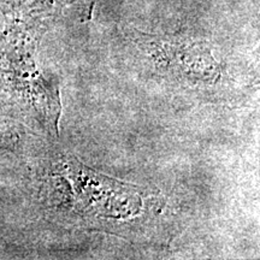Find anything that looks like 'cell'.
Wrapping results in <instances>:
<instances>
[{
	"label": "cell",
	"mask_w": 260,
	"mask_h": 260,
	"mask_svg": "<svg viewBox=\"0 0 260 260\" xmlns=\"http://www.w3.org/2000/svg\"><path fill=\"white\" fill-rule=\"evenodd\" d=\"M44 28L6 21L0 37V100L51 138L59 134V82L39 67L37 47Z\"/></svg>",
	"instance_id": "cell-1"
},
{
	"label": "cell",
	"mask_w": 260,
	"mask_h": 260,
	"mask_svg": "<svg viewBox=\"0 0 260 260\" xmlns=\"http://www.w3.org/2000/svg\"><path fill=\"white\" fill-rule=\"evenodd\" d=\"M44 182L48 204L61 214L75 212L90 224L123 223L139 218L146 198L139 187L98 174L74 155H60L50 165Z\"/></svg>",
	"instance_id": "cell-2"
},
{
	"label": "cell",
	"mask_w": 260,
	"mask_h": 260,
	"mask_svg": "<svg viewBox=\"0 0 260 260\" xmlns=\"http://www.w3.org/2000/svg\"><path fill=\"white\" fill-rule=\"evenodd\" d=\"M132 38L146 71L159 80L189 89H210L223 79L222 65L204 42L141 31H136Z\"/></svg>",
	"instance_id": "cell-3"
},
{
	"label": "cell",
	"mask_w": 260,
	"mask_h": 260,
	"mask_svg": "<svg viewBox=\"0 0 260 260\" xmlns=\"http://www.w3.org/2000/svg\"><path fill=\"white\" fill-rule=\"evenodd\" d=\"M77 0H0L5 19L46 28L57 14Z\"/></svg>",
	"instance_id": "cell-4"
},
{
	"label": "cell",
	"mask_w": 260,
	"mask_h": 260,
	"mask_svg": "<svg viewBox=\"0 0 260 260\" xmlns=\"http://www.w3.org/2000/svg\"><path fill=\"white\" fill-rule=\"evenodd\" d=\"M16 135L4 122L0 121V147H11Z\"/></svg>",
	"instance_id": "cell-5"
}]
</instances>
